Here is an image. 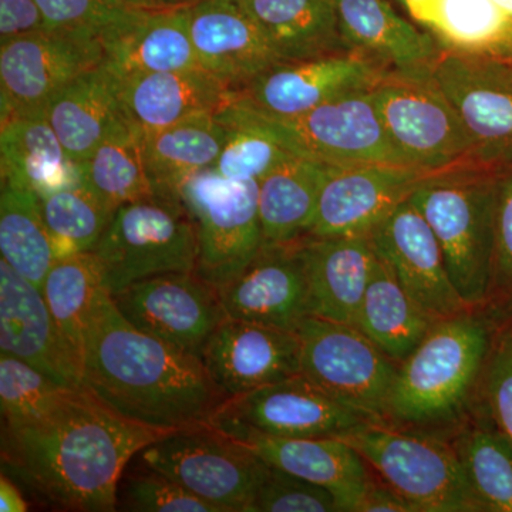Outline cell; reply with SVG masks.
Returning a JSON list of instances; mask_svg holds the SVG:
<instances>
[{
    "label": "cell",
    "instance_id": "23",
    "mask_svg": "<svg viewBox=\"0 0 512 512\" xmlns=\"http://www.w3.org/2000/svg\"><path fill=\"white\" fill-rule=\"evenodd\" d=\"M349 50L412 79L433 77L443 49L426 30L403 18L387 0H335Z\"/></svg>",
    "mask_w": 512,
    "mask_h": 512
},
{
    "label": "cell",
    "instance_id": "30",
    "mask_svg": "<svg viewBox=\"0 0 512 512\" xmlns=\"http://www.w3.org/2000/svg\"><path fill=\"white\" fill-rule=\"evenodd\" d=\"M281 62L346 52L335 0H239Z\"/></svg>",
    "mask_w": 512,
    "mask_h": 512
},
{
    "label": "cell",
    "instance_id": "41",
    "mask_svg": "<svg viewBox=\"0 0 512 512\" xmlns=\"http://www.w3.org/2000/svg\"><path fill=\"white\" fill-rule=\"evenodd\" d=\"M46 30L104 39L137 18L143 8L124 0H36Z\"/></svg>",
    "mask_w": 512,
    "mask_h": 512
},
{
    "label": "cell",
    "instance_id": "22",
    "mask_svg": "<svg viewBox=\"0 0 512 512\" xmlns=\"http://www.w3.org/2000/svg\"><path fill=\"white\" fill-rule=\"evenodd\" d=\"M197 62L232 92H242L259 74L281 62L238 2L200 0L188 6Z\"/></svg>",
    "mask_w": 512,
    "mask_h": 512
},
{
    "label": "cell",
    "instance_id": "29",
    "mask_svg": "<svg viewBox=\"0 0 512 512\" xmlns=\"http://www.w3.org/2000/svg\"><path fill=\"white\" fill-rule=\"evenodd\" d=\"M0 163L2 183L28 188L39 198L80 183L79 165L67 156L45 114L2 120Z\"/></svg>",
    "mask_w": 512,
    "mask_h": 512
},
{
    "label": "cell",
    "instance_id": "53",
    "mask_svg": "<svg viewBox=\"0 0 512 512\" xmlns=\"http://www.w3.org/2000/svg\"><path fill=\"white\" fill-rule=\"evenodd\" d=\"M495 2L512 19V0H495Z\"/></svg>",
    "mask_w": 512,
    "mask_h": 512
},
{
    "label": "cell",
    "instance_id": "14",
    "mask_svg": "<svg viewBox=\"0 0 512 512\" xmlns=\"http://www.w3.org/2000/svg\"><path fill=\"white\" fill-rule=\"evenodd\" d=\"M111 298L138 330L198 357L228 316L220 289L195 271L151 276Z\"/></svg>",
    "mask_w": 512,
    "mask_h": 512
},
{
    "label": "cell",
    "instance_id": "51",
    "mask_svg": "<svg viewBox=\"0 0 512 512\" xmlns=\"http://www.w3.org/2000/svg\"><path fill=\"white\" fill-rule=\"evenodd\" d=\"M128 5L137 6V8L143 9H160L163 6L160 5L158 0H124Z\"/></svg>",
    "mask_w": 512,
    "mask_h": 512
},
{
    "label": "cell",
    "instance_id": "4",
    "mask_svg": "<svg viewBox=\"0 0 512 512\" xmlns=\"http://www.w3.org/2000/svg\"><path fill=\"white\" fill-rule=\"evenodd\" d=\"M501 174L477 165L451 168L431 174L409 197L439 241L451 282L474 309L490 302Z\"/></svg>",
    "mask_w": 512,
    "mask_h": 512
},
{
    "label": "cell",
    "instance_id": "36",
    "mask_svg": "<svg viewBox=\"0 0 512 512\" xmlns=\"http://www.w3.org/2000/svg\"><path fill=\"white\" fill-rule=\"evenodd\" d=\"M215 116L227 131L215 170L229 180L261 181L279 165L301 157L286 147L264 114L239 93Z\"/></svg>",
    "mask_w": 512,
    "mask_h": 512
},
{
    "label": "cell",
    "instance_id": "16",
    "mask_svg": "<svg viewBox=\"0 0 512 512\" xmlns=\"http://www.w3.org/2000/svg\"><path fill=\"white\" fill-rule=\"evenodd\" d=\"M390 74L382 64L355 50L279 62L239 96L279 119H295L322 104L369 93Z\"/></svg>",
    "mask_w": 512,
    "mask_h": 512
},
{
    "label": "cell",
    "instance_id": "11",
    "mask_svg": "<svg viewBox=\"0 0 512 512\" xmlns=\"http://www.w3.org/2000/svg\"><path fill=\"white\" fill-rule=\"evenodd\" d=\"M366 421V414L333 399L299 375L252 392L229 397L208 423L235 437L248 434L315 439L340 437Z\"/></svg>",
    "mask_w": 512,
    "mask_h": 512
},
{
    "label": "cell",
    "instance_id": "31",
    "mask_svg": "<svg viewBox=\"0 0 512 512\" xmlns=\"http://www.w3.org/2000/svg\"><path fill=\"white\" fill-rule=\"evenodd\" d=\"M336 165L293 157L259 181V215L265 245L285 244L308 235L323 187Z\"/></svg>",
    "mask_w": 512,
    "mask_h": 512
},
{
    "label": "cell",
    "instance_id": "50",
    "mask_svg": "<svg viewBox=\"0 0 512 512\" xmlns=\"http://www.w3.org/2000/svg\"><path fill=\"white\" fill-rule=\"evenodd\" d=\"M488 56L497 57V59L503 60V62L512 66V26L508 30L507 35L503 37V40L494 47L493 52Z\"/></svg>",
    "mask_w": 512,
    "mask_h": 512
},
{
    "label": "cell",
    "instance_id": "13",
    "mask_svg": "<svg viewBox=\"0 0 512 512\" xmlns=\"http://www.w3.org/2000/svg\"><path fill=\"white\" fill-rule=\"evenodd\" d=\"M434 80L474 144L478 167L512 168V66L488 55L443 52Z\"/></svg>",
    "mask_w": 512,
    "mask_h": 512
},
{
    "label": "cell",
    "instance_id": "35",
    "mask_svg": "<svg viewBox=\"0 0 512 512\" xmlns=\"http://www.w3.org/2000/svg\"><path fill=\"white\" fill-rule=\"evenodd\" d=\"M450 440L485 512H512V443L483 399Z\"/></svg>",
    "mask_w": 512,
    "mask_h": 512
},
{
    "label": "cell",
    "instance_id": "24",
    "mask_svg": "<svg viewBox=\"0 0 512 512\" xmlns=\"http://www.w3.org/2000/svg\"><path fill=\"white\" fill-rule=\"evenodd\" d=\"M116 80L127 119L141 136L197 114L217 113L238 93L202 69L128 74Z\"/></svg>",
    "mask_w": 512,
    "mask_h": 512
},
{
    "label": "cell",
    "instance_id": "15",
    "mask_svg": "<svg viewBox=\"0 0 512 512\" xmlns=\"http://www.w3.org/2000/svg\"><path fill=\"white\" fill-rule=\"evenodd\" d=\"M261 113L298 156L343 168L409 165L389 140L370 92L330 101L295 119Z\"/></svg>",
    "mask_w": 512,
    "mask_h": 512
},
{
    "label": "cell",
    "instance_id": "45",
    "mask_svg": "<svg viewBox=\"0 0 512 512\" xmlns=\"http://www.w3.org/2000/svg\"><path fill=\"white\" fill-rule=\"evenodd\" d=\"M487 308L505 319L512 315V168L498 181L493 286Z\"/></svg>",
    "mask_w": 512,
    "mask_h": 512
},
{
    "label": "cell",
    "instance_id": "27",
    "mask_svg": "<svg viewBox=\"0 0 512 512\" xmlns=\"http://www.w3.org/2000/svg\"><path fill=\"white\" fill-rule=\"evenodd\" d=\"M101 45L104 64L116 76L201 69L191 42L188 6L143 9Z\"/></svg>",
    "mask_w": 512,
    "mask_h": 512
},
{
    "label": "cell",
    "instance_id": "37",
    "mask_svg": "<svg viewBox=\"0 0 512 512\" xmlns=\"http://www.w3.org/2000/svg\"><path fill=\"white\" fill-rule=\"evenodd\" d=\"M103 288V269L93 251L57 258L43 282L47 306L80 370L94 302Z\"/></svg>",
    "mask_w": 512,
    "mask_h": 512
},
{
    "label": "cell",
    "instance_id": "19",
    "mask_svg": "<svg viewBox=\"0 0 512 512\" xmlns=\"http://www.w3.org/2000/svg\"><path fill=\"white\" fill-rule=\"evenodd\" d=\"M220 293L229 318L296 332L312 316L302 238L264 245Z\"/></svg>",
    "mask_w": 512,
    "mask_h": 512
},
{
    "label": "cell",
    "instance_id": "5",
    "mask_svg": "<svg viewBox=\"0 0 512 512\" xmlns=\"http://www.w3.org/2000/svg\"><path fill=\"white\" fill-rule=\"evenodd\" d=\"M416 512H485L450 439L366 421L340 436Z\"/></svg>",
    "mask_w": 512,
    "mask_h": 512
},
{
    "label": "cell",
    "instance_id": "49",
    "mask_svg": "<svg viewBox=\"0 0 512 512\" xmlns=\"http://www.w3.org/2000/svg\"><path fill=\"white\" fill-rule=\"evenodd\" d=\"M29 510L18 484L6 473L0 476V511L2 512H25Z\"/></svg>",
    "mask_w": 512,
    "mask_h": 512
},
{
    "label": "cell",
    "instance_id": "47",
    "mask_svg": "<svg viewBox=\"0 0 512 512\" xmlns=\"http://www.w3.org/2000/svg\"><path fill=\"white\" fill-rule=\"evenodd\" d=\"M45 29L36 0H0V42Z\"/></svg>",
    "mask_w": 512,
    "mask_h": 512
},
{
    "label": "cell",
    "instance_id": "44",
    "mask_svg": "<svg viewBox=\"0 0 512 512\" xmlns=\"http://www.w3.org/2000/svg\"><path fill=\"white\" fill-rule=\"evenodd\" d=\"M252 512H340V508L325 488L269 466Z\"/></svg>",
    "mask_w": 512,
    "mask_h": 512
},
{
    "label": "cell",
    "instance_id": "26",
    "mask_svg": "<svg viewBox=\"0 0 512 512\" xmlns=\"http://www.w3.org/2000/svg\"><path fill=\"white\" fill-rule=\"evenodd\" d=\"M312 316L353 325L377 261L369 235L302 237Z\"/></svg>",
    "mask_w": 512,
    "mask_h": 512
},
{
    "label": "cell",
    "instance_id": "38",
    "mask_svg": "<svg viewBox=\"0 0 512 512\" xmlns=\"http://www.w3.org/2000/svg\"><path fill=\"white\" fill-rule=\"evenodd\" d=\"M0 252L19 275L42 289L57 256L36 192L2 183Z\"/></svg>",
    "mask_w": 512,
    "mask_h": 512
},
{
    "label": "cell",
    "instance_id": "9",
    "mask_svg": "<svg viewBox=\"0 0 512 512\" xmlns=\"http://www.w3.org/2000/svg\"><path fill=\"white\" fill-rule=\"evenodd\" d=\"M370 97L389 140L407 164L433 173L477 165L473 140L434 77L390 73Z\"/></svg>",
    "mask_w": 512,
    "mask_h": 512
},
{
    "label": "cell",
    "instance_id": "55",
    "mask_svg": "<svg viewBox=\"0 0 512 512\" xmlns=\"http://www.w3.org/2000/svg\"><path fill=\"white\" fill-rule=\"evenodd\" d=\"M231 2H239V0H231Z\"/></svg>",
    "mask_w": 512,
    "mask_h": 512
},
{
    "label": "cell",
    "instance_id": "28",
    "mask_svg": "<svg viewBox=\"0 0 512 512\" xmlns=\"http://www.w3.org/2000/svg\"><path fill=\"white\" fill-rule=\"evenodd\" d=\"M43 114L77 165L111 134L133 126L121 104L116 76L104 63L67 84Z\"/></svg>",
    "mask_w": 512,
    "mask_h": 512
},
{
    "label": "cell",
    "instance_id": "18",
    "mask_svg": "<svg viewBox=\"0 0 512 512\" xmlns=\"http://www.w3.org/2000/svg\"><path fill=\"white\" fill-rule=\"evenodd\" d=\"M431 174L433 171L403 164L339 168L323 187L309 237L372 234Z\"/></svg>",
    "mask_w": 512,
    "mask_h": 512
},
{
    "label": "cell",
    "instance_id": "7",
    "mask_svg": "<svg viewBox=\"0 0 512 512\" xmlns=\"http://www.w3.org/2000/svg\"><path fill=\"white\" fill-rule=\"evenodd\" d=\"M138 456L220 512H252L269 470L244 441L210 423L175 430Z\"/></svg>",
    "mask_w": 512,
    "mask_h": 512
},
{
    "label": "cell",
    "instance_id": "43",
    "mask_svg": "<svg viewBox=\"0 0 512 512\" xmlns=\"http://www.w3.org/2000/svg\"><path fill=\"white\" fill-rule=\"evenodd\" d=\"M119 508L137 512H220L146 463L130 473L124 471L117 494Z\"/></svg>",
    "mask_w": 512,
    "mask_h": 512
},
{
    "label": "cell",
    "instance_id": "3",
    "mask_svg": "<svg viewBox=\"0 0 512 512\" xmlns=\"http://www.w3.org/2000/svg\"><path fill=\"white\" fill-rule=\"evenodd\" d=\"M504 320L490 308L437 320L400 363L383 421L451 439L483 399L485 367Z\"/></svg>",
    "mask_w": 512,
    "mask_h": 512
},
{
    "label": "cell",
    "instance_id": "2",
    "mask_svg": "<svg viewBox=\"0 0 512 512\" xmlns=\"http://www.w3.org/2000/svg\"><path fill=\"white\" fill-rule=\"evenodd\" d=\"M82 375L84 389L114 412L160 430L208 423L229 399L200 357L131 325L106 288L94 302Z\"/></svg>",
    "mask_w": 512,
    "mask_h": 512
},
{
    "label": "cell",
    "instance_id": "21",
    "mask_svg": "<svg viewBox=\"0 0 512 512\" xmlns=\"http://www.w3.org/2000/svg\"><path fill=\"white\" fill-rule=\"evenodd\" d=\"M0 353L35 366L57 383L84 389L83 376L57 329L42 289L0 259Z\"/></svg>",
    "mask_w": 512,
    "mask_h": 512
},
{
    "label": "cell",
    "instance_id": "6",
    "mask_svg": "<svg viewBox=\"0 0 512 512\" xmlns=\"http://www.w3.org/2000/svg\"><path fill=\"white\" fill-rule=\"evenodd\" d=\"M94 254L111 296L151 276L194 272L198 238L194 220L180 200L151 197L114 212Z\"/></svg>",
    "mask_w": 512,
    "mask_h": 512
},
{
    "label": "cell",
    "instance_id": "17",
    "mask_svg": "<svg viewBox=\"0 0 512 512\" xmlns=\"http://www.w3.org/2000/svg\"><path fill=\"white\" fill-rule=\"evenodd\" d=\"M369 237L376 255L431 319L437 322L474 309L463 301L451 282L439 241L409 198Z\"/></svg>",
    "mask_w": 512,
    "mask_h": 512
},
{
    "label": "cell",
    "instance_id": "48",
    "mask_svg": "<svg viewBox=\"0 0 512 512\" xmlns=\"http://www.w3.org/2000/svg\"><path fill=\"white\" fill-rule=\"evenodd\" d=\"M356 512H416V510L409 501L404 500L402 495L372 471Z\"/></svg>",
    "mask_w": 512,
    "mask_h": 512
},
{
    "label": "cell",
    "instance_id": "39",
    "mask_svg": "<svg viewBox=\"0 0 512 512\" xmlns=\"http://www.w3.org/2000/svg\"><path fill=\"white\" fill-rule=\"evenodd\" d=\"M79 171L80 183L111 212L156 197L144 163L143 140L134 126L107 137L79 164Z\"/></svg>",
    "mask_w": 512,
    "mask_h": 512
},
{
    "label": "cell",
    "instance_id": "1",
    "mask_svg": "<svg viewBox=\"0 0 512 512\" xmlns=\"http://www.w3.org/2000/svg\"><path fill=\"white\" fill-rule=\"evenodd\" d=\"M173 431L127 419L89 390L64 387L32 420L5 427L3 473L57 510L116 511L128 463Z\"/></svg>",
    "mask_w": 512,
    "mask_h": 512
},
{
    "label": "cell",
    "instance_id": "46",
    "mask_svg": "<svg viewBox=\"0 0 512 512\" xmlns=\"http://www.w3.org/2000/svg\"><path fill=\"white\" fill-rule=\"evenodd\" d=\"M481 397L498 429L512 443V315L504 320L495 336Z\"/></svg>",
    "mask_w": 512,
    "mask_h": 512
},
{
    "label": "cell",
    "instance_id": "32",
    "mask_svg": "<svg viewBox=\"0 0 512 512\" xmlns=\"http://www.w3.org/2000/svg\"><path fill=\"white\" fill-rule=\"evenodd\" d=\"M227 131L215 113L197 114L156 133L144 134L143 156L156 197L178 200L190 175L215 167Z\"/></svg>",
    "mask_w": 512,
    "mask_h": 512
},
{
    "label": "cell",
    "instance_id": "8",
    "mask_svg": "<svg viewBox=\"0 0 512 512\" xmlns=\"http://www.w3.org/2000/svg\"><path fill=\"white\" fill-rule=\"evenodd\" d=\"M177 197L197 229L195 272L220 289L237 278L265 245L259 181L229 180L210 167L190 175Z\"/></svg>",
    "mask_w": 512,
    "mask_h": 512
},
{
    "label": "cell",
    "instance_id": "54",
    "mask_svg": "<svg viewBox=\"0 0 512 512\" xmlns=\"http://www.w3.org/2000/svg\"><path fill=\"white\" fill-rule=\"evenodd\" d=\"M396 2L399 3L400 6H403L404 10H406L407 5L414 2V0H396Z\"/></svg>",
    "mask_w": 512,
    "mask_h": 512
},
{
    "label": "cell",
    "instance_id": "52",
    "mask_svg": "<svg viewBox=\"0 0 512 512\" xmlns=\"http://www.w3.org/2000/svg\"><path fill=\"white\" fill-rule=\"evenodd\" d=\"M163 8H183V6H191L200 0H158Z\"/></svg>",
    "mask_w": 512,
    "mask_h": 512
},
{
    "label": "cell",
    "instance_id": "33",
    "mask_svg": "<svg viewBox=\"0 0 512 512\" xmlns=\"http://www.w3.org/2000/svg\"><path fill=\"white\" fill-rule=\"evenodd\" d=\"M434 323L436 320L407 295L389 266L377 256L353 325L400 365Z\"/></svg>",
    "mask_w": 512,
    "mask_h": 512
},
{
    "label": "cell",
    "instance_id": "25",
    "mask_svg": "<svg viewBox=\"0 0 512 512\" xmlns=\"http://www.w3.org/2000/svg\"><path fill=\"white\" fill-rule=\"evenodd\" d=\"M279 468L328 490L340 512H356L369 483L370 467L363 457L340 437L282 439L248 434L238 439Z\"/></svg>",
    "mask_w": 512,
    "mask_h": 512
},
{
    "label": "cell",
    "instance_id": "12",
    "mask_svg": "<svg viewBox=\"0 0 512 512\" xmlns=\"http://www.w3.org/2000/svg\"><path fill=\"white\" fill-rule=\"evenodd\" d=\"M103 63L93 37L45 29L0 42L2 120L45 113L60 90Z\"/></svg>",
    "mask_w": 512,
    "mask_h": 512
},
{
    "label": "cell",
    "instance_id": "42",
    "mask_svg": "<svg viewBox=\"0 0 512 512\" xmlns=\"http://www.w3.org/2000/svg\"><path fill=\"white\" fill-rule=\"evenodd\" d=\"M64 386L35 366L0 353V407L5 427H15L43 412Z\"/></svg>",
    "mask_w": 512,
    "mask_h": 512
},
{
    "label": "cell",
    "instance_id": "20",
    "mask_svg": "<svg viewBox=\"0 0 512 512\" xmlns=\"http://www.w3.org/2000/svg\"><path fill=\"white\" fill-rule=\"evenodd\" d=\"M200 357L228 397L302 373L298 333L229 316L212 333Z\"/></svg>",
    "mask_w": 512,
    "mask_h": 512
},
{
    "label": "cell",
    "instance_id": "10",
    "mask_svg": "<svg viewBox=\"0 0 512 512\" xmlns=\"http://www.w3.org/2000/svg\"><path fill=\"white\" fill-rule=\"evenodd\" d=\"M296 333L302 375L340 403L383 421L399 363L349 323L309 316Z\"/></svg>",
    "mask_w": 512,
    "mask_h": 512
},
{
    "label": "cell",
    "instance_id": "34",
    "mask_svg": "<svg viewBox=\"0 0 512 512\" xmlns=\"http://www.w3.org/2000/svg\"><path fill=\"white\" fill-rule=\"evenodd\" d=\"M407 13L443 52L490 55L512 26L495 0H414Z\"/></svg>",
    "mask_w": 512,
    "mask_h": 512
},
{
    "label": "cell",
    "instance_id": "40",
    "mask_svg": "<svg viewBox=\"0 0 512 512\" xmlns=\"http://www.w3.org/2000/svg\"><path fill=\"white\" fill-rule=\"evenodd\" d=\"M39 200L57 258L93 251L114 215L82 183L60 188Z\"/></svg>",
    "mask_w": 512,
    "mask_h": 512
}]
</instances>
